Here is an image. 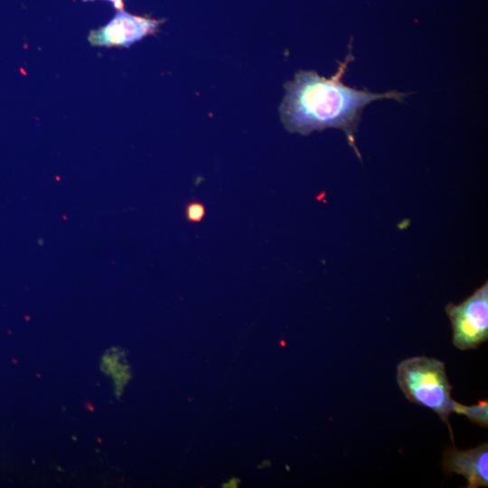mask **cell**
<instances>
[{
  "label": "cell",
  "mask_w": 488,
  "mask_h": 488,
  "mask_svg": "<svg viewBox=\"0 0 488 488\" xmlns=\"http://www.w3.org/2000/svg\"><path fill=\"white\" fill-rule=\"evenodd\" d=\"M350 41L348 53L338 61L336 72L330 78L314 70H299L293 80L285 83L286 95L280 104V119L286 130L308 135L315 130L338 128L344 132L357 156L355 133L364 108L380 99L402 102L411 92L390 90L373 93L367 89L349 87L342 81L348 65L354 60Z\"/></svg>",
  "instance_id": "obj_1"
},
{
  "label": "cell",
  "mask_w": 488,
  "mask_h": 488,
  "mask_svg": "<svg viewBox=\"0 0 488 488\" xmlns=\"http://www.w3.org/2000/svg\"><path fill=\"white\" fill-rule=\"evenodd\" d=\"M397 382L411 402L432 409L452 430L449 416L453 412L452 386L445 363L435 358L415 356L397 366Z\"/></svg>",
  "instance_id": "obj_2"
},
{
  "label": "cell",
  "mask_w": 488,
  "mask_h": 488,
  "mask_svg": "<svg viewBox=\"0 0 488 488\" xmlns=\"http://www.w3.org/2000/svg\"><path fill=\"white\" fill-rule=\"evenodd\" d=\"M446 312L453 328V344L459 350L477 348L488 338V283L459 305L452 303Z\"/></svg>",
  "instance_id": "obj_3"
},
{
  "label": "cell",
  "mask_w": 488,
  "mask_h": 488,
  "mask_svg": "<svg viewBox=\"0 0 488 488\" xmlns=\"http://www.w3.org/2000/svg\"><path fill=\"white\" fill-rule=\"evenodd\" d=\"M156 20L131 15L122 9L104 27L90 32L89 41L98 46L128 47L156 31Z\"/></svg>",
  "instance_id": "obj_4"
},
{
  "label": "cell",
  "mask_w": 488,
  "mask_h": 488,
  "mask_svg": "<svg viewBox=\"0 0 488 488\" xmlns=\"http://www.w3.org/2000/svg\"><path fill=\"white\" fill-rule=\"evenodd\" d=\"M443 468L446 473L463 475L467 488L488 485V444L460 451L447 448L444 453Z\"/></svg>",
  "instance_id": "obj_5"
},
{
  "label": "cell",
  "mask_w": 488,
  "mask_h": 488,
  "mask_svg": "<svg viewBox=\"0 0 488 488\" xmlns=\"http://www.w3.org/2000/svg\"><path fill=\"white\" fill-rule=\"evenodd\" d=\"M453 412L467 417L471 421L486 427L488 426V402L483 400L473 406H466L454 400Z\"/></svg>",
  "instance_id": "obj_6"
},
{
  "label": "cell",
  "mask_w": 488,
  "mask_h": 488,
  "mask_svg": "<svg viewBox=\"0 0 488 488\" xmlns=\"http://www.w3.org/2000/svg\"><path fill=\"white\" fill-rule=\"evenodd\" d=\"M204 214V206L198 202H191L186 208V217L191 221H200L203 218Z\"/></svg>",
  "instance_id": "obj_7"
},
{
  "label": "cell",
  "mask_w": 488,
  "mask_h": 488,
  "mask_svg": "<svg viewBox=\"0 0 488 488\" xmlns=\"http://www.w3.org/2000/svg\"><path fill=\"white\" fill-rule=\"evenodd\" d=\"M84 1H87V0H84ZM108 1H110L113 3L114 6L117 9V10H120L122 9V0H108Z\"/></svg>",
  "instance_id": "obj_8"
}]
</instances>
